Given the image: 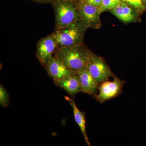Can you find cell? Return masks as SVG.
<instances>
[{"instance_id":"cell-17","label":"cell","mask_w":146,"mask_h":146,"mask_svg":"<svg viewBox=\"0 0 146 146\" xmlns=\"http://www.w3.org/2000/svg\"><path fill=\"white\" fill-rule=\"evenodd\" d=\"M33 1L36 3H52L55 0H30Z\"/></svg>"},{"instance_id":"cell-16","label":"cell","mask_w":146,"mask_h":146,"mask_svg":"<svg viewBox=\"0 0 146 146\" xmlns=\"http://www.w3.org/2000/svg\"><path fill=\"white\" fill-rule=\"evenodd\" d=\"M78 1L99 7L101 4L102 0H79Z\"/></svg>"},{"instance_id":"cell-1","label":"cell","mask_w":146,"mask_h":146,"mask_svg":"<svg viewBox=\"0 0 146 146\" xmlns=\"http://www.w3.org/2000/svg\"><path fill=\"white\" fill-rule=\"evenodd\" d=\"M89 50L84 45L57 48L54 57L63 63L70 70L76 73L87 67Z\"/></svg>"},{"instance_id":"cell-2","label":"cell","mask_w":146,"mask_h":146,"mask_svg":"<svg viewBox=\"0 0 146 146\" xmlns=\"http://www.w3.org/2000/svg\"><path fill=\"white\" fill-rule=\"evenodd\" d=\"M88 29L81 19L60 28L53 33L58 43V48L83 44L84 37Z\"/></svg>"},{"instance_id":"cell-4","label":"cell","mask_w":146,"mask_h":146,"mask_svg":"<svg viewBox=\"0 0 146 146\" xmlns=\"http://www.w3.org/2000/svg\"><path fill=\"white\" fill-rule=\"evenodd\" d=\"M87 68L91 75L99 84L114 76L104 59L90 51Z\"/></svg>"},{"instance_id":"cell-6","label":"cell","mask_w":146,"mask_h":146,"mask_svg":"<svg viewBox=\"0 0 146 146\" xmlns=\"http://www.w3.org/2000/svg\"><path fill=\"white\" fill-rule=\"evenodd\" d=\"M76 3L80 19L87 28H100L102 24L99 7L79 1Z\"/></svg>"},{"instance_id":"cell-10","label":"cell","mask_w":146,"mask_h":146,"mask_svg":"<svg viewBox=\"0 0 146 146\" xmlns=\"http://www.w3.org/2000/svg\"><path fill=\"white\" fill-rule=\"evenodd\" d=\"M79 78L82 92L86 94L96 95L99 84L93 78L87 67L76 72Z\"/></svg>"},{"instance_id":"cell-3","label":"cell","mask_w":146,"mask_h":146,"mask_svg":"<svg viewBox=\"0 0 146 146\" xmlns=\"http://www.w3.org/2000/svg\"><path fill=\"white\" fill-rule=\"evenodd\" d=\"M55 18V29L65 27L80 19L76 2L54 1L52 3Z\"/></svg>"},{"instance_id":"cell-7","label":"cell","mask_w":146,"mask_h":146,"mask_svg":"<svg viewBox=\"0 0 146 146\" xmlns=\"http://www.w3.org/2000/svg\"><path fill=\"white\" fill-rule=\"evenodd\" d=\"M57 48V40L53 33L40 39L37 42L36 56L43 66L46 67Z\"/></svg>"},{"instance_id":"cell-14","label":"cell","mask_w":146,"mask_h":146,"mask_svg":"<svg viewBox=\"0 0 146 146\" xmlns=\"http://www.w3.org/2000/svg\"><path fill=\"white\" fill-rule=\"evenodd\" d=\"M131 8L137 10L140 13L145 10L146 8L143 5L142 0H121Z\"/></svg>"},{"instance_id":"cell-11","label":"cell","mask_w":146,"mask_h":146,"mask_svg":"<svg viewBox=\"0 0 146 146\" xmlns=\"http://www.w3.org/2000/svg\"><path fill=\"white\" fill-rule=\"evenodd\" d=\"M65 99L69 102L74 112V117L76 123L78 125L82 135L83 138L86 142V144L88 145L91 146L90 142L88 139V136L86 129V118L85 113L81 112L79 110L78 108L76 105L74 99L69 97H65Z\"/></svg>"},{"instance_id":"cell-13","label":"cell","mask_w":146,"mask_h":146,"mask_svg":"<svg viewBox=\"0 0 146 146\" xmlns=\"http://www.w3.org/2000/svg\"><path fill=\"white\" fill-rule=\"evenodd\" d=\"M121 0H102L101 4L99 7L100 14L106 11L112 10L122 2Z\"/></svg>"},{"instance_id":"cell-5","label":"cell","mask_w":146,"mask_h":146,"mask_svg":"<svg viewBox=\"0 0 146 146\" xmlns=\"http://www.w3.org/2000/svg\"><path fill=\"white\" fill-rule=\"evenodd\" d=\"M125 81L113 76V81L108 80L99 84L98 94L95 95L96 100L100 103L118 96L122 93Z\"/></svg>"},{"instance_id":"cell-9","label":"cell","mask_w":146,"mask_h":146,"mask_svg":"<svg viewBox=\"0 0 146 146\" xmlns=\"http://www.w3.org/2000/svg\"><path fill=\"white\" fill-rule=\"evenodd\" d=\"M110 11L118 19L125 23H135L139 19L140 13L123 2Z\"/></svg>"},{"instance_id":"cell-8","label":"cell","mask_w":146,"mask_h":146,"mask_svg":"<svg viewBox=\"0 0 146 146\" xmlns=\"http://www.w3.org/2000/svg\"><path fill=\"white\" fill-rule=\"evenodd\" d=\"M46 68L48 74L55 81L67 78L76 74L68 69L62 62L53 56L50 59Z\"/></svg>"},{"instance_id":"cell-18","label":"cell","mask_w":146,"mask_h":146,"mask_svg":"<svg viewBox=\"0 0 146 146\" xmlns=\"http://www.w3.org/2000/svg\"><path fill=\"white\" fill-rule=\"evenodd\" d=\"M55 1H70L76 3L79 0H55Z\"/></svg>"},{"instance_id":"cell-19","label":"cell","mask_w":146,"mask_h":146,"mask_svg":"<svg viewBox=\"0 0 146 146\" xmlns=\"http://www.w3.org/2000/svg\"><path fill=\"white\" fill-rule=\"evenodd\" d=\"M142 3L146 8V0H142Z\"/></svg>"},{"instance_id":"cell-12","label":"cell","mask_w":146,"mask_h":146,"mask_svg":"<svg viewBox=\"0 0 146 146\" xmlns=\"http://www.w3.org/2000/svg\"><path fill=\"white\" fill-rule=\"evenodd\" d=\"M55 82L71 95H74L82 92L80 81L77 73L67 78Z\"/></svg>"},{"instance_id":"cell-15","label":"cell","mask_w":146,"mask_h":146,"mask_svg":"<svg viewBox=\"0 0 146 146\" xmlns=\"http://www.w3.org/2000/svg\"><path fill=\"white\" fill-rule=\"evenodd\" d=\"M9 100V96L7 92L3 86H0V104L2 106H5L7 104Z\"/></svg>"}]
</instances>
